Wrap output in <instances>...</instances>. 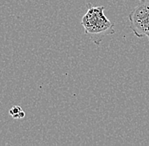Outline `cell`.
<instances>
[{
  "label": "cell",
  "instance_id": "6da1fadb",
  "mask_svg": "<svg viewBox=\"0 0 149 146\" xmlns=\"http://www.w3.org/2000/svg\"><path fill=\"white\" fill-rule=\"evenodd\" d=\"M87 10L81 19V26L85 33L97 46L102 42L105 36L115 33L114 24L104 15L103 6H93L92 3L86 4Z\"/></svg>",
  "mask_w": 149,
  "mask_h": 146
},
{
  "label": "cell",
  "instance_id": "7a4b0ae2",
  "mask_svg": "<svg viewBox=\"0 0 149 146\" xmlns=\"http://www.w3.org/2000/svg\"><path fill=\"white\" fill-rule=\"evenodd\" d=\"M130 29L138 38L147 37L149 41V0L141 1L128 15Z\"/></svg>",
  "mask_w": 149,
  "mask_h": 146
},
{
  "label": "cell",
  "instance_id": "3957f363",
  "mask_svg": "<svg viewBox=\"0 0 149 146\" xmlns=\"http://www.w3.org/2000/svg\"><path fill=\"white\" fill-rule=\"evenodd\" d=\"M9 114L14 118H22L25 116V112L19 107H14L12 109L9 111Z\"/></svg>",
  "mask_w": 149,
  "mask_h": 146
},
{
  "label": "cell",
  "instance_id": "277c9868",
  "mask_svg": "<svg viewBox=\"0 0 149 146\" xmlns=\"http://www.w3.org/2000/svg\"><path fill=\"white\" fill-rule=\"evenodd\" d=\"M140 1H145V0H140Z\"/></svg>",
  "mask_w": 149,
  "mask_h": 146
}]
</instances>
